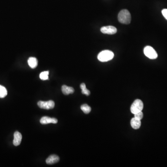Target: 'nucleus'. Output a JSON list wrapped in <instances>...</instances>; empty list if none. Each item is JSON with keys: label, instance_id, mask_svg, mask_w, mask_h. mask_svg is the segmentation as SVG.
<instances>
[{"label": "nucleus", "instance_id": "f257e3e1", "mask_svg": "<svg viewBox=\"0 0 167 167\" xmlns=\"http://www.w3.org/2000/svg\"><path fill=\"white\" fill-rule=\"evenodd\" d=\"M118 20L122 24H130L131 21V15L130 13L128 10H122L118 14Z\"/></svg>", "mask_w": 167, "mask_h": 167}, {"label": "nucleus", "instance_id": "f03ea898", "mask_svg": "<svg viewBox=\"0 0 167 167\" xmlns=\"http://www.w3.org/2000/svg\"><path fill=\"white\" fill-rule=\"evenodd\" d=\"M114 53L110 50H104L98 54V59L101 62H107L114 58Z\"/></svg>", "mask_w": 167, "mask_h": 167}, {"label": "nucleus", "instance_id": "7ed1b4c3", "mask_svg": "<svg viewBox=\"0 0 167 167\" xmlns=\"http://www.w3.org/2000/svg\"><path fill=\"white\" fill-rule=\"evenodd\" d=\"M143 108V103L140 99H136L131 105L130 111L132 114H135L142 111Z\"/></svg>", "mask_w": 167, "mask_h": 167}, {"label": "nucleus", "instance_id": "20e7f679", "mask_svg": "<svg viewBox=\"0 0 167 167\" xmlns=\"http://www.w3.org/2000/svg\"><path fill=\"white\" fill-rule=\"evenodd\" d=\"M144 54L146 57L151 60L156 59L158 57V54L157 52L152 47L148 46L145 47L144 49Z\"/></svg>", "mask_w": 167, "mask_h": 167}, {"label": "nucleus", "instance_id": "39448f33", "mask_svg": "<svg viewBox=\"0 0 167 167\" xmlns=\"http://www.w3.org/2000/svg\"><path fill=\"white\" fill-rule=\"evenodd\" d=\"M38 106L39 107L43 109L50 110L52 109L54 107L55 103L52 100L48 101H40L38 102Z\"/></svg>", "mask_w": 167, "mask_h": 167}, {"label": "nucleus", "instance_id": "423d86ee", "mask_svg": "<svg viewBox=\"0 0 167 167\" xmlns=\"http://www.w3.org/2000/svg\"><path fill=\"white\" fill-rule=\"evenodd\" d=\"M100 30L104 34H114L117 32V29L115 27L111 26L102 27Z\"/></svg>", "mask_w": 167, "mask_h": 167}, {"label": "nucleus", "instance_id": "0eeeda50", "mask_svg": "<svg viewBox=\"0 0 167 167\" xmlns=\"http://www.w3.org/2000/svg\"><path fill=\"white\" fill-rule=\"evenodd\" d=\"M40 122L42 124H47L49 123H57L58 120L55 118H51L49 117H43L40 120Z\"/></svg>", "mask_w": 167, "mask_h": 167}, {"label": "nucleus", "instance_id": "6e6552de", "mask_svg": "<svg viewBox=\"0 0 167 167\" xmlns=\"http://www.w3.org/2000/svg\"><path fill=\"white\" fill-rule=\"evenodd\" d=\"M14 138L13 140V144L15 146H18L21 144L22 140V135L18 131H16L14 132Z\"/></svg>", "mask_w": 167, "mask_h": 167}, {"label": "nucleus", "instance_id": "1a4fd4ad", "mask_svg": "<svg viewBox=\"0 0 167 167\" xmlns=\"http://www.w3.org/2000/svg\"><path fill=\"white\" fill-rule=\"evenodd\" d=\"M60 161V158L57 155H52L50 156L46 160V163L48 164H54Z\"/></svg>", "mask_w": 167, "mask_h": 167}, {"label": "nucleus", "instance_id": "9d476101", "mask_svg": "<svg viewBox=\"0 0 167 167\" xmlns=\"http://www.w3.org/2000/svg\"><path fill=\"white\" fill-rule=\"evenodd\" d=\"M141 120L138 119L134 117L133 118H132L131 121H130V124H131V126L132 128L135 130L139 129L141 125Z\"/></svg>", "mask_w": 167, "mask_h": 167}, {"label": "nucleus", "instance_id": "9b49d317", "mask_svg": "<svg viewBox=\"0 0 167 167\" xmlns=\"http://www.w3.org/2000/svg\"><path fill=\"white\" fill-rule=\"evenodd\" d=\"M61 90L63 93L66 95L72 94L74 92V89L72 87H68L66 85H64L62 87Z\"/></svg>", "mask_w": 167, "mask_h": 167}, {"label": "nucleus", "instance_id": "f8f14e48", "mask_svg": "<svg viewBox=\"0 0 167 167\" xmlns=\"http://www.w3.org/2000/svg\"><path fill=\"white\" fill-rule=\"evenodd\" d=\"M29 66L32 68H35L38 65V60L36 58L34 57H30L28 60Z\"/></svg>", "mask_w": 167, "mask_h": 167}, {"label": "nucleus", "instance_id": "ddd939ff", "mask_svg": "<svg viewBox=\"0 0 167 167\" xmlns=\"http://www.w3.org/2000/svg\"><path fill=\"white\" fill-rule=\"evenodd\" d=\"M81 89L82 90V94H85L87 96H89L90 94V91L86 87V85L85 83H82L80 85Z\"/></svg>", "mask_w": 167, "mask_h": 167}, {"label": "nucleus", "instance_id": "4468645a", "mask_svg": "<svg viewBox=\"0 0 167 167\" xmlns=\"http://www.w3.org/2000/svg\"><path fill=\"white\" fill-rule=\"evenodd\" d=\"M81 109L85 114H88L91 111V108L87 104H84L81 106Z\"/></svg>", "mask_w": 167, "mask_h": 167}, {"label": "nucleus", "instance_id": "2eb2a0df", "mask_svg": "<svg viewBox=\"0 0 167 167\" xmlns=\"http://www.w3.org/2000/svg\"><path fill=\"white\" fill-rule=\"evenodd\" d=\"M8 94V91L5 87L0 85V98H4Z\"/></svg>", "mask_w": 167, "mask_h": 167}, {"label": "nucleus", "instance_id": "dca6fc26", "mask_svg": "<svg viewBox=\"0 0 167 167\" xmlns=\"http://www.w3.org/2000/svg\"><path fill=\"white\" fill-rule=\"evenodd\" d=\"M49 71H44L42 72L40 74V79L43 80H46L49 79Z\"/></svg>", "mask_w": 167, "mask_h": 167}, {"label": "nucleus", "instance_id": "f3484780", "mask_svg": "<svg viewBox=\"0 0 167 167\" xmlns=\"http://www.w3.org/2000/svg\"><path fill=\"white\" fill-rule=\"evenodd\" d=\"M134 115H135L134 118H136L140 120H141L143 118V115L142 111L138 112V113L134 114Z\"/></svg>", "mask_w": 167, "mask_h": 167}, {"label": "nucleus", "instance_id": "a211bd4d", "mask_svg": "<svg viewBox=\"0 0 167 167\" xmlns=\"http://www.w3.org/2000/svg\"><path fill=\"white\" fill-rule=\"evenodd\" d=\"M161 13H162L163 16L167 20V9H164V10H162Z\"/></svg>", "mask_w": 167, "mask_h": 167}]
</instances>
